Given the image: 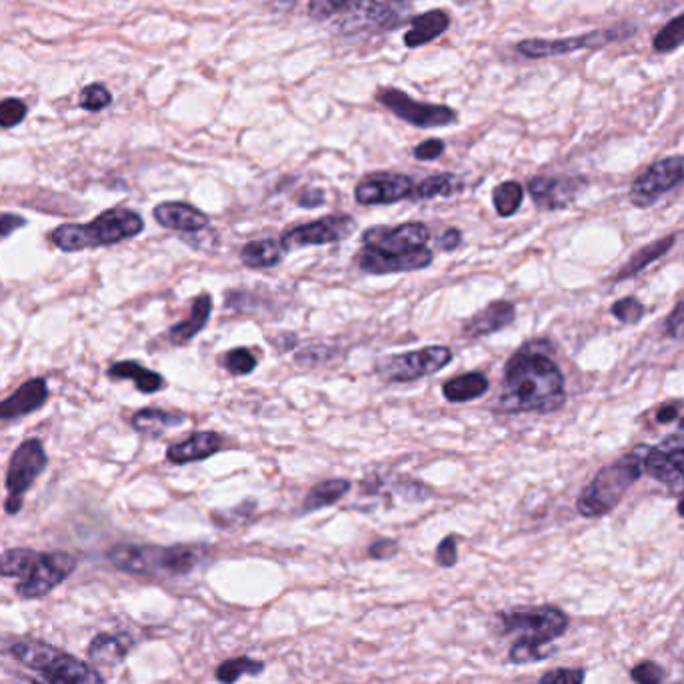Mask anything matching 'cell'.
I'll use <instances>...</instances> for the list:
<instances>
[{
	"instance_id": "6da1fadb",
	"label": "cell",
	"mask_w": 684,
	"mask_h": 684,
	"mask_svg": "<svg viewBox=\"0 0 684 684\" xmlns=\"http://www.w3.org/2000/svg\"><path fill=\"white\" fill-rule=\"evenodd\" d=\"M565 377L553 358L524 346L508 360L496 408L507 415L553 413L565 405Z\"/></svg>"
},
{
	"instance_id": "7a4b0ae2",
	"label": "cell",
	"mask_w": 684,
	"mask_h": 684,
	"mask_svg": "<svg viewBox=\"0 0 684 684\" xmlns=\"http://www.w3.org/2000/svg\"><path fill=\"white\" fill-rule=\"evenodd\" d=\"M498 621L505 634H519L510 646L508 659L515 664H529L553 657L546 646L569 629V617L557 607H527L501 612Z\"/></svg>"
},
{
	"instance_id": "3957f363",
	"label": "cell",
	"mask_w": 684,
	"mask_h": 684,
	"mask_svg": "<svg viewBox=\"0 0 684 684\" xmlns=\"http://www.w3.org/2000/svg\"><path fill=\"white\" fill-rule=\"evenodd\" d=\"M13 657L25 671L21 684H104L101 672L87 660L37 638H23L11 646Z\"/></svg>"
},
{
	"instance_id": "277c9868",
	"label": "cell",
	"mask_w": 684,
	"mask_h": 684,
	"mask_svg": "<svg viewBox=\"0 0 684 684\" xmlns=\"http://www.w3.org/2000/svg\"><path fill=\"white\" fill-rule=\"evenodd\" d=\"M71 553H37L33 548H11L0 555V577L16 579V595L35 600L52 593L76 569Z\"/></svg>"
},
{
	"instance_id": "5b68a950",
	"label": "cell",
	"mask_w": 684,
	"mask_h": 684,
	"mask_svg": "<svg viewBox=\"0 0 684 684\" xmlns=\"http://www.w3.org/2000/svg\"><path fill=\"white\" fill-rule=\"evenodd\" d=\"M144 220L130 208H111L87 225H63L51 232V242L64 253L111 246L139 237Z\"/></svg>"
},
{
	"instance_id": "8992f818",
	"label": "cell",
	"mask_w": 684,
	"mask_h": 684,
	"mask_svg": "<svg viewBox=\"0 0 684 684\" xmlns=\"http://www.w3.org/2000/svg\"><path fill=\"white\" fill-rule=\"evenodd\" d=\"M646 448L648 446H638L633 453L598 470V474L577 501V508L583 517L598 519L617 508L622 496L645 472Z\"/></svg>"
},
{
	"instance_id": "52a82bcc",
	"label": "cell",
	"mask_w": 684,
	"mask_h": 684,
	"mask_svg": "<svg viewBox=\"0 0 684 684\" xmlns=\"http://www.w3.org/2000/svg\"><path fill=\"white\" fill-rule=\"evenodd\" d=\"M114 569L139 577H182L199 567L201 555L190 546L116 545L106 553Z\"/></svg>"
},
{
	"instance_id": "ba28073f",
	"label": "cell",
	"mask_w": 684,
	"mask_h": 684,
	"mask_svg": "<svg viewBox=\"0 0 684 684\" xmlns=\"http://www.w3.org/2000/svg\"><path fill=\"white\" fill-rule=\"evenodd\" d=\"M638 33V26L634 23H619V25L605 26L588 30L577 37L562 38H527L517 45V52L524 59H553V56H565L572 52L600 51L610 45H619L624 40H631Z\"/></svg>"
},
{
	"instance_id": "9c48e42d",
	"label": "cell",
	"mask_w": 684,
	"mask_h": 684,
	"mask_svg": "<svg viewBox=\"0 0 684 684\" xmlns=\"http://www.w3.org/2000/svg\"><path fill=\"white\" fill-rule=\"evenodd\" d=\"M47 465H49V456L45 453L42 443L37 439H28L14 451L9 472H7L9 498L4 508L9 515L21 512L25 494L42 474V470L47 469Z\"/></svg>"
},
{
	"instance_id": "30bf717a",
	"label": "cell",
	"mask_w": 684,
	"mask_h": 684,
	"mask_svg": "<svg viewBox=\"0 0 684 684\" xmlns=\"http://www.w3.org/2000/svg\"><path fill=\"white\" fill-rule=\"evenodd\" d=\"M453 360L446 346H427L405 355L384 356L377 365V372L389 382H410L443 370Z\"/></svg>"
},
{
	"instance_id": "8fae6325",
	"label": "cell",
	"mask_w": 684,
	"mask_h": 684,
	"mask_svg": "<svg viewBox=\"0 0 684 684\" xmlns=\"http://www.w3.org/2000/svg\"><path fill=\"white\" fill-rule=\"evenodd\" d=\"M377 101L387 106L391 113L398 118L406 121L408 125L418 128L448 127L458 121L455 109L444 106V104H429V102H418L408 97L403 90L384 87L377 92Z\"/></svg>"
},
{
	"instance_id": "7c38bea8",
	"label": "cell",
	"mask_w": 684,
	"mask_h": 684,
	"mask_svg": "<svg viewBox=\"0 0 684 684\" xmlns=\"http://www.w3.org/2000/svg\"><path fill=\"white\" fill-rule=\"evenodd\" d=\"M684 182V154L660 159L634 178L631 187V203L638 208H648L669 190Z\"/></svg>"
},
{
	"instance_id": "4fadbf2b",
	"label": "cell",
	"mask_w": 684,
	"mask_h": 684,
	"mask_svg": "<svg viewBox=\"0 0 684 684\" xmlns=\"http://www.w3.org/2000/svg\"><path fill=\"white\" fill-rule=\"evenodd\" d=\"M645 472L662 482L671 493H684V439L679 434L667 436L659 446H648Z\"/></svg>"
},
{
	"instance_id": "5bb4252c",
	"label": "cell",
	"mask_w": 684,
	"mask_h": 684,
	"mask_svg": "<svg viewBox=\"0 0 684 684\" xmlns=\"http://www.w3.org/2000/svg\"><path fill=\"white\" fill-rule=\"evenodd\" d=\"M431 239L429 228L422 223H406L401 227H372L363 232V246L372 249L377 253L401 256L415 253L427 246Z\"/></svg>"
},
{
	"instance_id": "9a60e30c",
	"label": "cell",
	"mask_w": 684,
	"mask_h": 684,
	"mask_svg": "<svg viewBox=\"0 0 684 684\" xmlns=\"http://www.w3.org/2000/svg\"><path fill=\"white\" fill-rule=\"evenodd\" d=\"M356 220L349 215H332L327 218H318L315 223L289 228L280 244L284 251L303 249V246H317V244H330L342 239H349L355 232Z\"/></svg>"
},
{
	"instance_id": "2e32d148",
	"label": "cell",
	"mask_w": 684,
	"mask_h": 684,
	"mask_svg": "<svg viewBox=\"0 0 684 684\" xmlns=\"http://www.w3.org/2000/svg\"><path fill=\"white\" fill-rule=\"evenodd\" d=\"M413 178L394 173H377L363 178L355 189L356 203L365 204H393L403 201L406 197H413Z\"/></svg>"
},
{
	"instance_id": "e0dca14e",
	"label": "cell",
	"mask_w": 684,
	"mask_h": 684,
	"mask_svg": "<svg viewBox=\"0 0 684 684\" xmlns=\"http://www.w3.org/2000/svg\"><path fill=\"white\" fill-rule=\"evenodd\" d=\"M584 187L583 177H534L529 182V192L539 208L560 211L574 203Z\"/></svg>"
},
{
	"instance_id": "ac0fdd59",
	"label": "cell",
	"mask_w": 684,
	"mask_h": 684,
	"mask_svg": "<svg viewBox=\"0 0 684 684\" xmlns=\"http://www.w3.org/2000/svg\"><path fill=\"white\" fill-rule=\"evenodd\" d=\"M355 263L363 273L367 275H394V273H413L427 268L432 263V251L427 246L415 251V253L391 256V254L377 253L372 249L363 246L360 253L356 254Z\"/></svg>"
},
{
	"instance_id": "d6986e66",
	"label": "cell",
	"mask_w": 684,
	"mask_h": 684,
	"mask_svg": "<svg viewBox=\"0 0 684 684\" xmlns=\"http://www.w3.org/2000/svg\"><path fill=\"white\" fill-rule=\"evenodd\" d=\"M49 398L47 380H26L9 398L0 401V420H16L38 410Z\"/></svg>"
},
{
	"instance_id": "ffe728a7",
	"label": "cell",
	"mask_w": 684,
	"mask_h": 684,
	"mask_svg": "<svg viewBox=\"0 0 684 684\" xmlns=\"http://www.w3.org/2000/svg\"><path fill=\"white\" fill-rule=\"evenodd\" d=\"M154 220L161 227L180 232H201L208 227L211 218L203 211L187 203H163L154 208Z\"/></svg>"
},
{
	"instance_id": "44dd1931",
	"label": "cell",
	"mask_w": 684,
	"mask_h": 684,
	"mask_svg": "<svg viewBox=\"0 0 684 684\" xmlns=\"http://www.w3.org/2000/svg\"><path fill=\"white\" fill-rule=\"evenodd\" d=\"M223 448V436L216 432H194L187 441L168 446L166 458L173 465H189L204 460Z\"/></svg>"
},
{
	"instance_id": "7402d4cb",
	"label": "cell",
	"mask_w": 684,
	"mask_h": 684,
	"mask_svg": "<svg viewBox=\"0 0 684 684\" xmlns=\"http://www.w3.org/2000/svg\"><path fill=\"white\" fill-rule=\"evenodd\" d=\"M515 318H517L515 304L508 301H494L470 318L465 325V334L470 339H481L486 334H493L496 330L505 329Z\"/></svg>"
},
{
	"instance_id": "603a6c76",
	"label": "cell",
	"mask_w": 684,
	"mask_h": 684,
	"mask_svg": "<svg viewBox=\"0 0 684 684\" xmlns=\"http://www.w3.org/2000/svg\"><path fill=\"white\" fill-rule=\"evenodd\" d=\"M398 23V16L391 11L387 4L379 0H358L353 4L351 13L346 16L344 28H372V30H384Z\"/></svg>"
},
{
	"instance_id": "cb8c5ba5",
	"label": "cell",
	"mask_w": 684,
	"mask_h": 684,
	"mask_svg": "<svg viewBox=\"0 0 684 684\" xmlns=\"http://www.w3.org/2000/svg\"><path fill=\"white\" fill-rule=\"evenodd\" d=\"M448 25H451V16L444 11H439V9L427 11L410 21V28L406 30L403 40L408 49H418L444 35Z\"/></svg>"
},
{
	"instance_id": "d4e9b609",
	"label": "cell",
	"mask_w": 684,
	"mask_h": 684,
	"mask_svg": "<svg viewBox=\"0 0 684 684\" xmlns=\"http://www.w3.org/2000/svg\"><path fill=\"white\" fill-rule=\"evenodd\" d=\"M211 311H213V299H211V294L204 292L201 296H197V299L192 301V306H190L189 318L177 322V325L170 329V332H168L170 342H175V344H187L190 339H194V337L206 327V322H208V318H211Z\"/></svg>"
},
{
	"instance_id": "484cf974",
	"label": "cell",
	"mask_w": 684,
	"mask_h": 684,
	"mask_svg": "<svg viewBox=\"0 0 684 684\" xmlns=\"http://www.w3.org/2000/svg\"><path fill=\"white\" fill-rule=\"evenodd\" d=\"M674 242H676V237L669 235V237H662L659 241L646 244L638 253H634L633 256L629 258V263L622 266L621 270L617 273L615 280L621 282V280L633 279L638 273H643L645 268H648L653 263H657L659 258H662L664 254L669 253L672 246H674Z\"/></svg>"
},
{
	"instance_id": "4316f807",
	"label": "cell",
	"mask_w": 684,
	"mask_h": 684,
	"mask_svg": "<svg viewBox=\"0 0 684 684\" xmlns=\"http://www.w3.org/2000/svg\"><path fill=\"white\" fill-rule=\"evenodd\" d=\"M132 648L128 634H97L89 645V657L104 664H118L127 659Z\"/></svg>"
},
{
	"instance_id": "83f0119b",
	"label": "cell",
	"mask_w": 684,
	"mask_h": 684,
	"mask_svg": "<svg viewBox=\"0 0 684 684\" xmlns=\"http://www.w3.org/2000/svg\"><path fill=\"white\" fill-rule=\"evenodd\" d=\"M109 377L118 380H132L140 393L144 394L159 393L165 387V379L159 372L140 367L139 363H132V360H123V363L113 365L109 368Z\"/></svg>"
},
{
	"instance_id": "f1b7e54d",
	"label": "cell",
	"mask_w": 684,
	"mask_h": 684,
	"mask_svg": "<svg viewBox=\"0 0 684 684\" xmlns=\"http://www.w3.org/2000/svg\"><path fill=\"white\" fill-rule=\"evenodd\" d=\"M187 422V417L180 413H170V410H161V408H144L139 410L132 417V427L135 431L147 436H161L168 429H175Z\"/></svg>"
},
{
	"instance_id": "f546056e",
	"label": "cell",
	"mask_w": 684,
	"mask_h": 684,
	"mask_svg": "<svg viewBox=\"0 0 684 684\" xmlns=\"http://www.w3.org/2000/svg\"><path fill=\"white\" fill-rule=\"evenodd\" d=\"M489 391V379L481 372H467L444 382L443 393L451 403H469Z\"/></svg>"
},
{
	"instance_id": "4dcf8cb0",
	"label": "cell",
	"mask_w": 684,
	"mask_h": 684,
	"mask_svg": "<svg viewBox=\"0 0 684 684\" xmlns=\"http://www.w3.org/2000/svg\"><path fill=\"white\" fill-rule=\"evenodd\" d=\"M351 486L353 484L346 479H330V481L318 482L317 486H313L311 493L304 496L303 512H315L320 508L337 505L342 496L351 491Z\"/></svg>"
},
{
	"instance_id": "1f68e13d",
	"label": "cell",
	"mask_w": 684,
	"mask_h": 684,
	"mask_svg": "<svg viewBox=\"0 0 684 684\" xmlns=\"http://www.w3.org/2000/svg\"><path fill=\"white\" fill-rule=\"evenodd\" d=\"M284 256V249L279 241L261 239V241L246 242L241 249L242 265L251 268H270L279 265Z\"/></svg>"
},
{
	"instance_id": "d6a6232c",
	"label": "cell",
	"mask_w": 684,
	"mask_h": 684,
	"mask_svg": "<svg viewBox=\"0 0 684 684\" xmlns=\"http://www.w3.org/2000/svg\"><path fill=\"white\" fill-rule=\"evenodd\" d=\"M266 664L263 660L253 659V657H237V659H228L220 662L216 667V681L220 684H235L241 676H258L265 672Z\"/></svg>"
},
{
	"instance_id": "836d02e7",
	"label": "cell",
	"mask_w": 684,
	"mask_h": 684,
	"mask_svg": "<svg viewBox=\"0 0 684 684\" xmlns=\"http://www.w3.org/2000/svg\"><path fill=\"white\" fill-rule=\"evenodd\" d=\"M684 45V13L676 14L653 38V51L671 54Z\"/></svg>"
},
{
	"instance_id": "e575fe53",
	"label": "cell",
	"mask_w": 684,
	"mask_h": 684,
	"mask_svg": "<svg viewBox=\"0 0 684 684\" xmlns=\"http://www.w3.org/2000/svg\"><path fill=\"white\" fill-rule=\"evenodd\" d=\"M522 194H524V190L515 180H507V182L498 185L493 190L494 208H496L498 216L507 218V216L515 215L522 204Z\"/></svg>"
},
{
	"instance_id": "d590c367",
	"label": "cell",
	"mask_w": 684,
	"mask_h": 684,
	"mask_svg": "<svg viewBox=\"0 0 684 684\" xmlns=\"http://www.w3.org/2000/svg\"><path fill=\"white\" fill-rule=\"evenodd\" d=\"M458 189V178L451 173L444 175H434V177L425 178L418 187L413 190L415 199H436V197H451Z\"/></svg>"
},
{
	"instance_id": "8d00e7d4",
	"label": "cell",
	"mask_w": 684,
	"mask_h": 684,
	"mask_svg": "<svg viewBox=\"0 0 684 684\" xmlns=\"http://www.w3.org/2000/svg\"><path fill=\"white\" fill-rule=\"evenodd\" d=\"M113 102V97L104 85H89L87 89L80 92L78 104L80 109L89 111V113H99L102 109H106Z\"/></svg>"
},
{
	"instance_id": "74e56055",
	"label": "cell",
	"mask_w": 684,
	"mask_h": 684,
	"mask_svg": "<svg viewBox=\"0 0 684 684\" xmlns=\"http://www.w3.org/2000/svg\"><path fill=\"white\" fill-rule=\"evenodd\" d=\"M610 313L615 315V318H619L622 325H636L638 320H643L645 317V306L636 296H626V299H621V301L612 304Z\"/></svg>"
},
{
	"instance_id": "f35d334b",
	"label": "cell",
	"mask_w": 684,
	"mask_h": 684,
	"mask_svg": "<svg viewBox=\"0 0 684 684\" xmlns=\"http://www.w3.org/2000/svg\"><path fill=\"white\" fill-rule=\"evenodd\" d=\"M225 367L230 375L244 377V375H251L256 368V358L249 349H235L225 356Z\"/></svg>"
},
{
	"instance_id": "ab89813d",
	"label": "cell",
	"mask_w": 684,
	"mask_h": 684,
	"mask_svg": "<svg viewBox=\"0 0 684 684\" xmlns=\"http://www.w3.org/2000/svg\"><path fill=\"white\" fill-rule=\"evenodd\" d=\"M26 104L21 99H4L0 102V127L13 128L25 121Z\"/></svg>"
},
{
	"instance_id": "60d3db41",
	"label": "cell",
	"mask_w": 684,
	"mask_h": 684,
	"mask_svg": "<svg viewBox=\"0 0 684 684\" xmlns=\"http://www.w3.org/2000/svg\"><path fill=\"white\" fill-rule=\"evenodd\" d=\"M664 676H667L664 669L653 660H645V662L636 664L631 671V679L636 684H660L664 681Z\"/></svg>"
},
{
	"instance_id": "b9f144b4",
	"label": "cell",
	"mask_w": 684,
	"mask_h": 684,
	"mask_svg": "<svg viewBox=\"0 0 684 684\" xmlns=\"http://www.w3.org/2000/svg\"><path fill=\"white\" fill-rule=\"evenodd\" d=\"M584 679L583 669H555L543 674L539 684H584Z\"/></svg>"
},
{
	"instance_id": "7bdbcfd3",
	"label": "cell",
	"mask_w": 684,
	"mask_h": 684,
	"mask_svg": "<svg viewBox=\"0 0 684 684\" xmlns=\"http://www.w3.org/2000/svg\"><path fill=\"white\" fill-rule=\"evenodd\" d=\"M349 0H308V14L315 21H327L332 14L339 13Z\"/></svg>"
},
{
	"instance_id": "ee69618b",
	"label": "cell",
	"mask_w": 684,
	"mask_h": 684,
	"mask_svg": "<svg viewBox=\"0 0 684 684\" xmlns=\"http://www.w3.org/2000/svg\"><path fill=\"white\" fill-rule=\"evenodd\" d=\"M664 330H667V334H669L671 339H674V341L684 339V292L683 296L679 299V303L674 304L671 315L667 317Z\"/></svg>"
},
{
	"instance_id": "f6af8a7d",
	"label": "cell",
	"mask_w": 684,
	"mask_h": 684,
	"mask_svg": "<svg viewBox=\"0 0 684 684\" xmlns=\"http://www.w3.org/2000/svg\"><path fill=\"white\" fill-rule=\"evenodd\" d=\"M456 560H458L456 536L455 534H448V536H444L443 543L436 548V562H439L443 569H451V567H455Z\"/></svg>"
},
{
	"instance_id": "bcb514c9",
	"label": "cell",
	"mask_w": 684,
	"mask_h": 684,
	"mask_svg": "<svg viewBox=\"0 0 684 684\" xmlns=\"http://www.w3.org/2000/svg\"><path fill=\"white\" fill-rule=\"evenodd\" d=\"M396 553H398V543L391 541V539H380L368 548V557L375 558V560L393 558Z\"/></svg>"
},
{
	"instance_id": "7dc6e473",
	"label": "cell",
	"mask_w": 684,
	"mask_h": 684,
	"mask_svg": "<svg viewBox=\"0 0 684 684\" xmlns=\"http://www.w3.org/2000/svg\"><path fill=\"white\" fill-rule=\"evenodd\" d=\"M444 152V142L439 139L425 140L415 149V156L418 161H434Z\"/></svg>"
},
{
	"instance_id": "c3c4849f",
	"label": "cell",
	"mask_w": 684,
	"mask_h": 684,
	"mask_svg": "<svg viewBox=\"0 0 684 684\" xmlns=\"http://www.w3.org/2000/svg\"><path fill=\"white\" fill-rule=\"evenodd\" d=\"M26 218L23 216L13 215V213H2L0 215V239H7L11 237L14 230H18L21 227H25Z\"/></svg>"
},
{
	"instance_id": "681fc988",
	"label": "cell",
	"mask_w": 684,
	"mask_h": 684,
	"mask_svg": "<svg viewBox=\"0 0 684 684\" xmlns=\"http://www.w3.org/2000/svg\"><path fill=\"white\" fill-rule=\"evenodd\" d=\"M330 351L329 349H306L303 353H299L296 355V363L299 365H308V367H313V365H317V363H325V360H329Z\"/></svg>"
},
{
	"instance_id": "f907efd6",
	"label": "cell",
	"mask_w": 684,
	"mask_h": 684,
	"mask_svg": "<svg viewBox=\"0 0 684 684\" xmlns=\"http://www.w3.org/2000/svg\"><path fill=\"white\" fill-rule=\"evenodd\" d=\"M296 203H299V206H303V208H317V206L325 204V192L320 189L303 190V192L299 194Z\"/></svg>"
},
{
	"instance_id": "816d5d0a",
	"label": "cell",
	"mask_w": 684,
	"mask_h": 684,
	"mask_svg": "<svg viewBox=\"0 0 684 684\" xmlns=\"http://www.w3.org/2000/svg\"><path fill=\"white\" fill-rule=\"evenodd\" d=\"M460 241H463L460 230H458V228H448L443 237L439 239V244L443 246V251H453V249H456V246L460 244Z\"/></svg>"
},
{
	"instance_id": "f5cc1de1",
	"label": "cell",
	"mask_w": 684,
	"mask_h": 684,
	"mask_svg": "<svg viewBox=\"0 0 684 684\" xmlns=\"http://www.w3.org/2000/svg\"><path fill=\"white\" fill-rule=\"evenodd\" d=\"M679 410H681V403H667V405L660 406L657 410V420L660 425H667L672 422L674 418L679 417Z\"/></svg>"
},
{
	"instance_id": "db71d44e",
	"label": "cell",
	"mask_w": 684,
	"mask_h": 684,
	"mask_svg": "<svg viewBox=\"0 0 684 684\" xmlns=\"http://www.w3.org/2000/svg\"><path fill=\"white\" fill-rule=\"evenodd\" d=\"M676 510H679V515H681L684 519V496L681 498V503H679V508H676Z\"/></svg>"
},
{
	"instance_id": "11a10c76",
	"label": "cell",
	"mask_w": 684,
	"mask_h": 684,
	"mask_svg": "<svg viewBox=\"0 0 684 684\" xmlns=\"http://www.w3.org/2000/svg\"><path fill=\"white\" fill-rule=\"evenodd\" d=\"M679 425H681V429H683V431H684V417L681 418V422H679Z\"/></svg>"
}]
</instances>
